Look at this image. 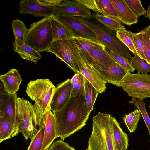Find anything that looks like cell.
I'll return each instance as SVG.
<instances>
[{
	"mask_svg": "<svg viewBox=\"0 0 150 150\" xmlns=\"http://www.w3.org/2000/svg\"><path fill=\"white\" fill-rule=\"evenodd\" d=\"M57 137L64 139L85 126L90 115L84 96L70 97L59 110L53 112Z\"/></svg>",
	"mask_w": 150,
	"mask_h": 150,
	"instance_id": "6da1fadb",
	"label": "cell"
},
{
	"mask_svg": "<svg viewBox=\"0 0 150 150\" xmlns=\"http://www.w3.org/2000/svg\"><path fill=\"white\" fill-rule=\"evenodd\" d=\"M76 17L94 32L100 43L110 50L117 52L130 61L132 56L128 48L117 38L115 31L105 26L93 15L90 18Z\"/></svg>",
	"mask_w": 150,
	"mask_h": 150,
	"instance_id": "7a4b0ae2",
	"label": "cell"
},
{
	"mask_svg": "<svg viewBox=\"0 0 150 150\" xmlns=\"http://www.w3.org/2000/svg\"><path fill=\"white\" fill-rule=\"evenodd\" d=\"M108 114L98 112L92 118V129L86 150H115Z\"/></svg>",
	"mask_w": 150,
	"mask_h": 150,
	"instance_id": "3957f363",
	"label": "cell"
},
{
	"mask_svg": "<svg viewBox=\"0 0 150 150\" xmlns=\"http://www.w3.org/2000/svg\"><path fill=\"white\" fill-rule=\"evenodd\" d=\"M53 42L51 18L44 17L32 23L24 42L37 51H47Z\"/></svg>",
	"mask_w": 150,
	"mask_h": 150,
	"instance_id": "277c9868",
	"label": "cell"
},
{
	"mask_svg": "<svg viewBox=\"0 0 150 150\" xmlns=\"http://www.w3.org/2000/svg\"><path fill=\"white\" fill-rule=\"evenodd\" d=\"M56 89L49 79H38L29 82L26 92L44 114L51 110L50 104Z\"/></svg>",
	"mask_w": 150,
	"mask_h": 150,
	"instance_id": "5b68a950",
	"label": "cell"
},
{
	"mask_svg": "<svg viewBox=\"0 0 150 150\" xmlns=\"http://www.w3.org/2000/svg\"><path fill=\"white\" fill-rule=\"evenodd\" d=\"M46 52L54 54L74 72L80 73L78 62L83 58L73 38L53 41Z\"/></svg>",
	"mask_w": 150,
	"mask_h": 150,
	"instance_id": "8992f818",
	"label": "cell"
},
{
	"mask_svg": "<svg viewBox=\"0 0 150 150\" xmlns=\"http://www.w3.org/2000/svg\"><path fill=\"white\" fill-rule=\"evenodd\" d=\"M33 105L28 100L18 97L17 103L18 128L25 139L32 140L38 131L34 121Z\"/></svg>",
	"mask_w": 150,
	"mask_h": 150,
	"instance_id": "52a82bcc",
	"label": "cell"
},
{
	"mask_svg": "<svg viewBox=\"0 0 150 150\" xmlns=\"http://www.w3.org/2000/svg\"><path fill=\"white\" fill-rule=\"evenodd\" d=\"M122 87L128 95L143 100L150 98V75L128 72L122 80Z\"/></svg>",
	"mask_w": 150,
	"mask_h": 150,
	"instance_id": "ba28073f",
	"label": "cell"
},
{
	"mask_svg": "<svg viewBox=\"0 0 150 150\" xmlns=\"http://www.w3.org/2000/svg\"><path fill=\"white\" fill-rule=\"evenodd\" d=\"M93 67L106 83L119 87H122V80L129 72L117 62L96 65Z\"/></svg>",
	"mask_w": 150,
	"mask_h": 150,
	"instance_id": "9c48e42d",
	"label": "cell"
},
{
	"mask_svg": "<svg viewBox=\"0 0 150 150\" xmlns=\"http://www.w3.org/2000/svg\"><path fill=\"white\" fill-rule=\"evenodd\" d=\"M55 14L58 19L71 31L74 37L90 39L98 42L94 32L81 23L76 17L66 14Z\"/></svg>",
	"mask_w": 150,
	"mask_h": 150,
	"instance_id": "30bf717a",
	"label": "cell"
},
{
	"mask_svg": "<svg viewBox=\"0 0 150 150\" xmlns=\"http://www.w3.org/2000/svg\"><path fill=\"white\" fill-rule=\"evenodd\" d=\"M19 12L36 17H50L55 14V7L45 5L40 0H21Z\"/></svg>",
	"mask_w": 150,
	"mask_h": 150,
	"instance_id": "8fae6325",
	"label": "cell"
},
{
	"mask_svg": "<svg viewBox=\"0 0 150 150\" xmlns=\"http://www.w3.org/2000/svg\"><path fill=\"white\" fill-rule=\"evenodd\" d=\"M0 117L9 122L18 129L17 123V93L9 95L6 93H0Z\"/></svg>",
	"mask_w": 150,
	"mask_h": 150,
	"instance_id": "7c38bea8",
	"label": "cell"
},
{
	"mask_svg": "<svg viewBox=\"0 0 150 150\" xmlns=\"http://www.w3.org/2000/svg\"><path fill=\"white\" fill-rule=\"evenodd\" d=\"M57 13L87 18L91 17L92 16L90 10L77 0H63L55 7V14Z\"/></svg>",
	"mask_w": 150,
	"mask_h": 150,
	"instance_id": "4fadbf2b",
	"label": "cell"
},
{
	"mask_svg": "<svg viewBox=\"0 0 150 150\" xmlns=\"http://www.w3.org/2000/svg\"><path fill=\"white\" fill-rule=\"evenodd\" d=\"M80 73L95 88L99 93L104 92L106 89V82L93 67L83 59L78 61Z\"/></svg>",
	"mask_w": 150,
	"mask_h": 150,
	"instance_id": "5bb4252c",
	"label": "cell"
},
{
	"mask_svg": "<svg viewBox=\"0 0 150 150\" xmlns=\"http://www.w3.org/2000/svg\"><path fill=\"white\" fill-rule=\"evenodd\" d=\"M72 88L69 79L57 85L50 104L53 112L60 109L66 103L70 97Z\"/></svg>",
	"mask_w": 150,
	"mask_h": 150,
	"instance_id": "9a60e30c",
	"label": "cell"
},
{
	"mask_svg": "<svg viewBox=\"0 0 150 150\" xmlns=\"http://www.w3.org/2000/svg\"><path fill=\"white\" fill-rule=\"evenodd\" d=\"M112 4L120 22L128 26L137 23L138 18L125 0H109Z\"/></svg>",
	"mask_w": 150,
	"mask_h": 150,
	"instance_id": "2e32d148",
	"label": "cell"
},
{
	"mask_svg": "<svg viewBox=\"0 0 150 150\" xmlns=\"http://www.w3.org/2000/svg\"><path fill=\"white\" fill-rule=\"evenodd\" d=\"M80 51L85 61L92 67L96 65L116 62L106 48L101 50H91L86 51L80 50Z\"/></svg>",
	"mask_w": 150,
	"mask_h": 150,
	"instance_id": "e0dca14e",
	"label": "cell"
},
{
	"mask_svg": "<svg viewBox=\"0 0 150 150\" xmlns=\"http://www.w3.org/2000/svg\"><path fill=\"white\" fill-rule=\"evenodd\" d=\"M44 133L41 150H48L54 140L57 138L54 117L51 110L44 114Z\"/></svg>",
	"mask_w": 150,
	"mask_h": 150,
	"instance_id": "ac0fdd59",
	"label": "cell"
},
{
	"mask_svg": "<svg viewBox=\"0 0 150 150\" xmlns=\"http://www.w3.org/2000/svg\"><path fill=\"white\" fill-rule=\"evenodd\" d=\"M0 79L2 83L4 91L9 95L16 93L22 81L18 71L13 68L4 74L1 75Z\"/></svg>",
	"mask_w": 150,
	"mask_h": 150,
	"instance_id": "d6986e66",
	"label": "cell"
},
{
	"mask_svg": "<svg viewBox=\"0 0 150 150\" xmlns=\"http://www.w3.org/2000/svg\"><path fill=\"white\" fill-rule=\"evenodd\" d=\"M110 120L115 150H127L129 145L128 134L122 130L116 119L111 115Z\"/></svg>",
	"mask_w": 150,
	"mask_h": 150,
	"instance_id": "ffe728a7",
	"label": "cell"
},
{
	"mask_svg": "<svg viewBox=\"0 0 150 150\" xmlns=\"http://www.w3.org/2000/svg\"><path fill=\"white\" fill-rule=\"evenodd\" d=\"M12 43L15 52L19 54L21 59L36 64L42 58L40 52L32 48L19 38H15Z\"/></svg>",
	"mask_w": 150,
	"mask_h": 150,
	"instance_id": "44dd1931",
	"label": "cell"
},
{
	"mask_svg": "<svg viewBox=\"0 0 150 150\" xmlns=\"http://www.w3.org/2000/svg\"><path fill=\"white\" fill-rule=\"evenodd\" d=\"M50 18L53 41L73 37L71 31L58 19L55 14Z\"/></svg>",
	"mask_w": 150,
	"mask_h": 150,
	"instance_id": "7402d4cb",
	"label": "cell"
},
{
	"mask_svg": "<svg viewBox=\"0 0 150 150\" xmlns=\"http://www.w3.org/2000/svg\"><path fill=\"white\" fill-rule=\"evenodd\" d=\"M84 97L88 113L90 115L99 93L94 86L83 76Z\"/></svg>",
	"mask_w": 150,
	"mask_h": 150,
	"instance_id": "603a6c76",
	"label": "cell"
},
{
	"mask_svg": "<svg viewBox=\"0 0 150 150\" xmlns=\"http://www.w3.org/2000/svg\"><path fill=\"white\" fill-rule=\"evenodd\" d=\"M73 38L80 50L86 51L106 48L104 45L94 40L80 37H73Z\"/></svg>",
	"mask_w": 150,
	"mask_h": 150,
	"instance_id": "cb8c5ba5",
	"label": "cell"
},
{
	"mask_svg": "<svg viewBox=\"0 0 150 150\" xmlns=\"http://www.w3.org/2000/svg\"><path fill=\"white\" fill-rule=\"evenodd\" d=\"M19 132L18 129L9 122L0 117V143L17 136Z\"/></svg>",
	"mask_w": 150,
	"mask_h": 150,
	"instance_id": "d4e9b609",
	"label": "cell"
},
{
	"mask_svg": "<svg viewBox=\"0 0 150 150\" xmlns=\"http://www.w3.org/2000/svg\"><path fill=\"white\" fill-rule=\"evenodd\" d=\"M93 16L96 20L109 29L114 31L126 29L118 19L112 17L104 16L100 13H93Z\"/></svg>",
	"mask_w": 150,
	"mask_h": 150,
	"instance_id": "484cf974",
	"label": "cell"
},
{
	"mask_svg": "<svg viewBox=\"0 0 150 150\" xmlns=\"http://www.w3.org/2000/svg\"><path fill=\"white\" fill-rule=\"evenodd\" d=\"M134 33L126 29L119 30L116 32V36L119 40L124 44L134 55H137L139 57L134 44Z\"/></svg>",
	"mask_w": 150,
	"mask_h": 150,
	"instance_id": "4316f807",
	"label": "cell"
},
{
	"mask_svg": "<svg viewBox=\"0 0 150 150\" xmlns=\"http://www.w3.org/2000/svg\"><path fill=\"white\" fill-rule=\"evenodd\" d=\"M141 113L138 109H136L128 115L125 114L123 117L128 130L132 133L136 130L138 124L141 119Z\"/></svg>",
	"mask_w": 150,
	"mask_h": 150,
	"instance_id": "83f0119b",
	"label": "cell"
},
{
	"mask_svg": "<svg viewBox=\"0 0 150 150\" xmlns=\"http://www.w3.org/2000/svg\"><path fill=\"white\" fill-rule=\"evenodd\" d=\"M72 88L70 97L81 94L84 96L83 76L79 73H76L70 79Z\"/></svg>",
	"mask_w": 150,
	"mask_h": 150,
	"instance_id": "f1b7e54d",
	"label": "cell"
},
{
	"mask_svg": "<svg viewBox=\"0 0 150 150\" xmlns=\"http://www.w3.org/2000/svg\"><path fill=\"white\" fill-rule=\"evenodd\" d=\"M12 28L15 38H19L24 42L28 31L24 23L19 19L13 20Z\"/></svg>",
	"mask_w": 150,
	"mask_h": 150,
	"instance_id": "f546056e",
	"label": "cell"
},
{
	"mask_svg": "<svg viewBox=\"0 0 150 150\" xmlns=\"http://www.w3.org/2000/svg\"><path fill=\"white\" fill-rule=\"evenodd\" d=\"M129 103L134 104L139 111L148 129L150 142V118L146 108L145 103L143 100L139 99H137L136 98H132L129 101Z\"/></svg>",
	"mask_w": 150,
	"mask_h": 150,
	"instance_id": "4dcf8cb0",
	"label": "cell"
},
{
	"mask_svg": "<svg viewBox=\"0 0 150 150\" xmlns=\"http://www.w3.org/2000/svg\"><path fill=\"white\" fill-rule=\"evenodd\" d=\"M96 1L102 15L118 19L117 14L109 0H96Z\"/></svg>",
	"mask_w": 150,
	"mask_h": 150,
	"instance_id": "1f68e13d",
	"label": "cell"
},
{
	"mask_svg": "<svg viewBox=\"0 0 150 150\" xmlns=\"http://www.w3.org/2000/svg\"><path fill=\"white\" fill-rule=\"evenodd\" d=\"M130 61L134 68L138 72L144 74L150 72V65L138 55L132 56Z\"/></svg>",
	"mask_w": 150,
	"mask_h": 150,
	"instance_id": "d6a6232c",
	"label": "cell"
},
{
	"mask_svg": "<svg viewBox=\"0 0 150 150\" xmlns=\"http://www.w3.org/2000/svg\"><path fill=\"white\" fill-rule=\"evenodd\" d=\"M109 52L116 62L125 68L128 72H134L135 70L130 61L117 52L110 50Z\"/></svg>",
	"mask_w": 150,
	"mask_h": 150,
	"instance_id": "836d02e7",
	"label": "cell"
},
{
	"mask_svg": "<svg viewBox=\"0 0 150 150\" xmlns=\"http://www.w3.org/2000/svg\"><path fill=\"white\" fill-rule=\"evenodd\" d=\"M44 124L39 127L38 130L33 138L27 150H41L42 145L44 133Z\"/></svg>",
	"mask_w": 150,
	"mask_h": 150,
	"instance_id": "e575fe53",
	"label": "cell"
},
{
	"mask_svg": "<svg viewBox=\"0 0 150 150\" xmlns=\"http://www.w3.org/2000/svg\"><path fill=\"white\" fill-rule=\"evenodd\" d=\"M125 0L138 18L142 15H145L146 14V11L142 6L140 0Z\"/></svg>",
	"mask_w": 150,
	"mask_h": 150,
	"instance_id": "d590c367",
	"label": "cell"
},
{
	"mask_svg": "<svg viewBox=\"0 0 150 150\" xmlns=\"http://www.w3.org/2000/svg\"><path fill=\"white\" fill-rule=\"evenodd\" d=\"M133 40L135 47L140 57L146 62L143 44L138 33H134Z\"/></svg>",
	"mask_w": 150,
	"mask_h": 150,
	"instance_id": "8d00e7d4",
	"label": "cell"
},
{
	"mask_svg": "<svg viewBox=\"0 0 150 150\" xmlns=\"http://www.w3.org/2000/svg\"><path fill=\"white\" fill-rule=\"evenodd\" d=\"M48 150H76L67 143L61 140L54 141Z\"/></svg>",
	"mask_w": 150,
	"mask_h": 150,
	"instance_id": "74e56055",
	"label": "cell"
},
{
	"mask_svg": "<svg viewBox=\"0 0 150 150\" xmlns=\"http://www.w3.org/2000/svg\"><path fill=\"white\" fill-rule=\"evenodd\" d=\"M89 10H93L96 13H101V12L96 0H77Z\"/></svg>",
	"mask_w": 150,
	"mask_h": 150,
	"instance_id": "f35d334b",
	"label": "cell"
},
{
	"mask_svg": "<svg viewBox=\"0 0 150 150\" xmlns=\"http://www.w3.org/2000/svg\"><path fill=\"white\" fill-rule=\"evenodd\" d=\"M138 33L143 44L144 53L146 59V62L150 65V48L139 32Z\"/></svg>",
	"mask_w": 150,
	"mask_h": 150,
	"instance_id": "ab89813d",
	"label": "cell"
},
{
	"mask_svg": "<svg viewBox=\"0 0 150 150\" xmlns=\"http://www.w3.org/2000/svg\"><path fill=\"white\" fill-rule=\"evenodd\" d=\"M139 32L150 48V25Z\"/></svg>",
	"mask_w": 150,
	"mask_h": 150,
	"instance_id": "60d3db41",
	"label": "cell"
},
{
	"mask_svg": "<svg viewBox=\"0 0 150 150\" xmlns=\"http://www.w3.org/2000/svg\"><path fill=\"white\" fill-rule=\"evenodd\" d=\"M146 16L150 21V4L146 11Z\"/></svg>",
	"mask_w": 150,
	"mask_h": 150,
	"instance_id": "b9f144b4",
	"label": "cell"
},
{
	"mask_svg": "<svg viewBox=\"0 0 150 150\" xmlns=\"http://www.w3.org/2000/svg\"><path fill=\"white\" fill-rule=\"evenodd\" d=\"M149 108H150V106H149Z\"/></svg>",
	"mask_w": 150,
	"mask_h": 150,
	"instance_id": "7bdbcfd3",
	"label": "cell"
}]
</instances>
